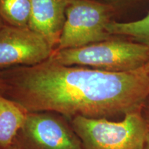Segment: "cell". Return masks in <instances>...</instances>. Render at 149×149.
I'll return each mask as SVG.
<instances>
[{
    "instance_id": "2",
    "label": "cell",
    "mask_w": 149,
    "mask_h": 149,
    "mask_svg": "<svg viewBox=\"0 0 149 149\" xmlns=\"http://www.w3.org/2000/svg\"><path fill=\"white\" fill-rule=\"evenodd\" d=\"M48 60L64 66L90 67L109 72H128L148 64L149 52L141 43L112 37L80 48L54 50Z\"/></svg>"
},
{
    "instance_id": "10",
    "label": "cell",
    "mask_w": 149,
    "mask_h": 149,
    "mask_svg": "<svg viewBox=\"0 0 149 149\" xmlns=\"http://www.w3.org/2000/svg\"><path fill=\"white\" fill-rule=\"evenodd\" d=\"M31 13V0H0V15L6 25L29 27Z\"/></svg>"
},
{
    "instance_id": "8",
    "label": "cell",
    "mask_w": 149,
    "mask_h": 149,
    "mask_svg": "<svg viewBox=\"0 0 149 149\" xmlns=\"http://www.w3.org/2000/svg\"><path fill=\"white\" fill-rule=\"evenodd\" d=\"M27 114L20 104L0 93V149H7L13 145Z\"/></svg>"
},
{
    "instance_id": "1",
    "label": "cell",
    "mask_w": 149,
    "mask_h": 149,
    "mask_svg": "<svg viewBox=\"0 0 149 149\" xmlns=\"http://www.w3.org/2000/svg\"><path fill=\"white\" fill-rule=\"evenodd\" d=\"M0 74L1 94L28 113L53 112L68 120L124 117L141 111L149 97V63L132 71L109 72L47 59Z\"/></svg>"
},
{
    "instance_id": "7",
    "label": "cell",
    "mask_w": 149,
    "mask_h": 149,
    "mask_svg": "<svg viewBox=\"0 0 149 149\" xmlns=\"http://www.w3.org/2000/svg\"><path fill=\"white\" fill-rule=\"evenodd\" d=\"M29 28L43 35L51 45H57L66 20L69 0H31Z\"/></svg>"
},
{
    "instance_id": "9",
    "label": "cell",
    "mask_w": 149,
    "mask_h": 149,
    "mask_svg": "<svg viewBox=\"0 0 149 149\" xmlns=\"http://www.w3.org/2000/svg\"><path fill=\"white\" fill-rule=\"evenodd\" d=\"M107 31L112 36L128 37L146 46L149 52V12L142 18L132 22L111 21Z\"/></svg>"
},
{
    "instance_id": "11",
    "label": "cell",
    "mask_w": 149,
    "mask_h": 149,
    "mask_svg": "<svg viewBox=\"0 0 149 149\" xmlns=\"http://www.w3.org/2000/svg\"><path fill=\"white\" fill-rule=\"evenodd\" d=\"M97 1L108 3L114 7L117 10V9L129 6L134 3H137L142 0H97Z\"/></svg>"
},
{
    "instance_id": "3",
    "label": "cell",
    "mask_w": 149,
    "mask_h": 149,
    "mask_svg": "<svg viewBox=\"0 0 149 149\" xmlns=\"http://www.w3.org/2000/svg\"><path fill=\"white\" fill-rule=\"evenodd\" d=\"M84 149H145L148 133L141 111L122 120L75 117L70 120Z\"/></svg>"
},
{
    "instance_id": "5",
    "label": "cell",
    "mask_w": 149,
    "mask_h": 149,
    "mask_svg": "<svg viewBox=\"0 0 149 149\" xmlns=\"http://www.w3.org/2000/svg\"><path fill=\"white\" fill-rule=\"evenodd\" d=\"M14 144L19 149H84L70 120L53 112L28 113Z\"/></svg>"
},
{
    "instance_id": "14",
    "label": "cell",
    "mask_w": 149,
    "mask_h": 149,
    "mask_svg": "<svg viewBox=\"0 0 149 149\" xmlns=\"http://www.w3.org/2000/svg\"><path fill=\"white\" fill-rule=\"evenodd\" d=\"M145 149H149V135H148V137H147L146 144V147H145Z\"/></svg>"
},
{
    "instance_id": "4",
    "label": "cell",
    "mask_w": 149,
    "mask_h": 149,
    "mask_svg": "<svg viewBox=\"0 0 149 149\" xmlns=\"http://www.w3.org/2000/svg\"><path fill=\"white\" fill-rule=\"evenodd\" d=\"M114 7L97 0H69L55 51L77 48L109 40L107 26Z\"/></svg>"
},
{
    "instance_id": "13",
    "label": "cell",
    "mask_w": 149,
    "mask_h": 149,
    "mask_svg": "<svg viewBox=\"0 0 149 149\" xmlns=\"http://www.w3.org/2000/svg\"><path fill=\"white\" fill-rule=\"evenodd\" d=\"M5 25H6L5 22H3L2 17H1V15H0V30L2 29V28H3V26H4Z\"/></svg>"
},
{
    "instance_id": "6",
    "label": "cell",
    "mask_w": 149,
    "mask_h": 149,
    "mask_svg": "<svg viewBox=\"0 0 149 149\" xmlns=\"http://www.w3.org/2000/svg\"><path fill=\"white\" fill-rule=\"evenodd\" d=\"M54 47L29 27L5 25L0 30V69L33 66L49 59Z\"/></svg>"
},
{
    "instance_id": "12",
    "label": "cell",
    "mask_w": 149,
    "mask_h": 149,
    "mask_svg": "<svg viewBox=\"0 0 149 149\" xmlns=\"http://www.w3.org/2000/svg\"><path fill=\"white\" fill-rule=\"evenodd\" d=\"M141 116L143 117V120L144 121L145 125H146L147 131L149 135V97L145 102L141 111Z\"/></svg>"
},
{
    "instance_id": "16",
    "label": "cell",
    "mask_w": 149,
    "mask_h": 149,
    "mask_svg": "<svg viewBox=\"0 0 149 149\" xmlns=\"http://www.w3.org/2000/svg\"><path fill=\"white\" fill-rule=\"evenodd\" d=\"M1 74H0V93H1Z\"/></svg>"
},
{
    "instance_id": "15",
    "label": "cell",
    "mask_w": 149,
    "mask_h": 149,
    "mask_svg": "<svg viewBox=\"0 0 149 149\" xmlns=\"http://www.w3.org/2000/svg\"><path fill=\"white\" fill-rule=\"evenodd\" d=\"M7 149H19V148H18V147L16 146V145L13 144V146H11L10 147H9V148H7Z\"/></svg>"
}]
</instances>
